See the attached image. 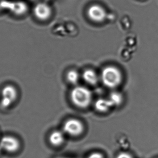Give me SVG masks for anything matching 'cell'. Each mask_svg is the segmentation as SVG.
<instances>
[{"instance_id": "cell-1", "label": "cell", "mask_w": 158, "mask_h": 158, "mask_svg": "<svg viewBox=\"0 0 158 158\" xmlns=\"http://www.w3.org/2000/svg\"><path fill=\"white\" fill-rule=\"evenodd\" d=\"M70 99L75 106L80 108H85L90 105L92 100V94L86 87L77 86L71 91Z\"/></svg>"}, {"instance_id": "cell-2", "label": "cell", "mask_w": 158, "mask_h": 158, "mask_svg": "<svg viewBox=\"0 0 158 158\" xmlns=\"http://www.w3.org/2000/svg\"><path fill=\"white\" fill-rule=\"evenodd\" d=\"M101 80L108 88H116L120 85L123 80L120 71L113 66H108L103 69L101 73Z\"/></svg>"}, {"instance_id": "cell-3", "label": "cell", "mask_w": 158, "mask_h": 158, "mask_svg": "<svg viewBox=\"0 0 158 158\" xmlns=\"http://www.w3.org/2000/svg\"><path fill=\"white\" fill-rule=\"evenodd\" d=\"M33 14L39 21L44 22L49 20L53 14L51 6L45 2L37 3L33 8Z\"/></svg>"}, {"instance_id": "cell-4", "label": "cell", "mask_w": 158, "mask_h": 158, "mask_svg": "<svg viewBox=\"0 0 158 158\" xmlns=\"http://www.w3.org/2000/svg\"><path fill=\"white\" fill-rule=\"evenodd\" d=\"M1 95V106L3 108H7L10 107L17 99L18 91L14 86L8 85L2 88Z\"/></svg>"}, {"instance_id": "cell-5", "label": "cell", "mask_w": 158, "mask_h": 158, "mask_svg": "<svg viewBox=\"0 0 158 158\" xmlns=\"http://www.w3.org/2000/svg\"><path fill=\"white\" fill-rule=\"evenodd\" d=\"M63 131L70 136H79L84 132V124L77 119L70 118L64 123Z\"/></svg>"}, {"instance_id": "cell-6", "label": "cell", "mask_w": 158, "mask_h": 158, "mask_svg": "<svg viewBox=\"0 0 158 158\" xmlns=\"http://www.w3.org/2000/svg\"><path fill=\"white\" fill-rule=\"evenodd\" d=\"M0 147L7 152L14 153L20 148V143L14 136L5 135L0 139Z\"/></svg>"}, {"instance_id": "cell-7", "label": "cell", "mask_w": 158, "mask_h": 158, "mask_svg": "<svg viewBox=\"0 0 158 158\" xmlns=\"http://www.w3.org/2000/svg\"><path fill=\"white\" fill-rule=\"evenodd\" d=\"M2 8L9 9L11 13L16 15H24L28 10L27 5L22 1L9 2L2 0Z\"/></svg>"}, {"instance_id": "cell-8", "label": "cell", "mask_w": 158, "mask_h": 158, "mask_svg": "<svg viewBox=\"0 0 158 158\" xmlns=\"http://www.w3.org/2000/svg\"><path fill=\"white\" fill-rule=\"evenodd\" d=\"M88 17L94 22H101L105 20L106 13L105 9L99 5H93L88 9Z\"/></svg>"}, {"instance_id": "cell-9", "label": "cell", "mask_w": 158, "mask_h": 158, "mask_svg": "<svg viewBox=\"0 0 158 158\" xmlns=\"http://www.w3.org/2000/svg\"><path fill=\"white\" fill-rule=\"evenodd\" d=\"M64 133L61 131H54L51 133L49 140L52 145L59 146L64 141Z\"/></svg>"}, {"instance_id": "cell-10", "label": "cell", "mask_w": 158, "mask_h": 158, "mask_svg": "<svg viewBox=\"0 0 158 158\" xmlns=\"http://www.w3.org/2000/svg\"><path fill=\"white\" fill-rule=\"evenodd\" d=\"M113 107L109 99L100 98L95 102V108L100 113H105Z\"/></svg>"}, {"instance_id": "cell-11", "label": "cell", "mask_w": 158, "mask_h": 158, "mask_svg": "<svg viewBox=\"0 0 158 158\" xmlns=\"http://www.w3.org/2000/svg\"><path fill=\"white\" fill-rule=\"evenodd\" d=\"M85 81L90 85H95L98 82V77L96 73L92 69H87L82 74Z\"/></svg>"}, {"instance_id": "cell-12", "label": "cell", "mask_w": 158, "mask_h": 158, "mask_svg": "<svg viewBox=\"0 0 158 158\" xmlns=\"http://www.w3.org/2000/svg\"><path fill=\"white\" fill-rule=\"evenodd\" d=\"M109 100L113 106H118L121 105L123 101V97L121 93L114 92L110 94Z\"/></svg>"}, {"instance_id": "cell-13", "label": "cell", "mask_w": 158, "mask_h": 158, "mask_svg": "<svg viewBox=\"0 0 158 158\" xmlns=\"http://www.w3.org/2000/svg\"><path fill=\"white\" fill-rule=\"evenodd\" d=\"M66 77H67V81L70 84L75 85L78 82V81H79V73L76 70H69L67 74Z\"/></svg>"}, {"instance_id": "cell-14", "label": "cell", "mask_w": 158, "mask_h": 158, "mask_svg": "<svg viewBox=\"0 0 158 158\" xmlns=\"http://www.w3.org/2000/svg\"><path fill=\"white\" fill-rule=\"evenodd\" d=\"M116 158H133V157L130 154L123 152L121 153L118 154Z\"/></svg>"}, {"instance_id": "cell-15", "label": "cell", "mask_w": 158, "mask_h": 158, "mask_svg": "<svg viewBox=\"0 0 158 158\" xmlns=\"http://www.w3.org/2000/svg\"><path fill=\"white\" fill-rule=\"evenodd\" d=\"M88 158H104L102 154L99 153H94L91 154L90 156H88Z\"/></svg>"}, {"instance_id": "cell-16", "label": "cell", "mask_w": 158, "mask_h": 158, "mask_svg": "<svg viewBox=\"0 0 158 158\" xmlns=\"http://www.w3.org/2000/svg\"><path fill=\"white\" fill-rule=\"evenodd\" d=\"M2 0H0V9H2Z\"/></svg>"}, {"instance_id": "cell-17", "label": "cell", "mask_w": 158, "mask_h": 158, "mask_svg": "<svg viewBox=\"0 0 158 158\" xmlns=\"http://www.w3.org/2000/svg\"><path fill=\"white\" fill-rule=\"evenodd\" d=\"M2 150V148H1V147H0V153H1V152Z\"/></svg>"}]
</instances>
